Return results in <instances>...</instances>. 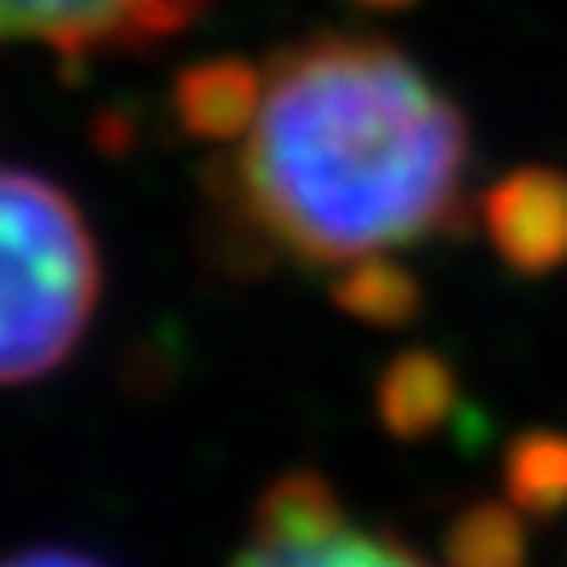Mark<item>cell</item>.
Here are the masks:
<instances>
[{"mask_svg":"<svg viewBox=\"0 0 567 567\" xmlns=\"http://www.w3.org/2000/svg\"><path fill=\"white\" fill-rule=\"evenodd\" d=\"M175 116L202 144L246 138L264 99V68L246 59H202L175 81Z\"/></svg>","mask_w":567,"mask_h":567,"instance_id":"cell-6","label":"cell"},{"mask_svg":"<svg viewBox=\"0 0 567 567\" xmlns=\"http://www.w3.org/2000/svg\"><path fill=\"white\" fill-rule=\"evenodd\" d=\"M456 402H461L456 371L434 349L398 353L375 384V411L393 439H430L456 411Z\"/></svg>","mask_w":567,"mask_h":567,"instance_id":"cell-7","label":"cell"},{"mask_svg":"<svg viewBox=\"0 0 567 567\" xmlns=\"http://www.w3.org/2000/svg\"><path fill=\"white\" fill-rule=\"evenodd\" d=\"M505 501L532 518L567 509V434L527 430L505 447Z\"/></svg>","mask_w":567,"mask_h":567,"instance_id":"cell-9","label":"cell"},{"mask_svg":"<svg viewBox=\"0 0 567 567\" xmlns=\"http://www.w3.org/2000/svg\"><path fill=\"white\" fill-rule=\"evenodd\" d=\"M465 162L461 107L402 50L313 37L268 59L255 125L219 166V206L255 246L340 268L443 233Z\"/></svg>","mask_w":567,"mask_h":567,"instance_id":"cell-1","label":"cell"},{"mask_svg":"<svg viewBox=\"0 0 567 567\" xmlns=\"http://www.w3.org/2000/svg\"><path fill=\"white\" fill-rule=\"evenodd\" d=\"M327 291L349 318H358L367 327H380V331L406 327L420 313L415 272L406 264H398V259H384V255H367V259L340 264Z\"/></svg>","mask_w":567,"mask_h":567,"instance_id":"cell-8","label":"cell"},{"mask_svg":"<svg viewBox=\"0 0 567 567\" xmlns=\"http://www.w3.org/2000/svg\"><path fill=\"white\" fill-rule=\"evenodd\" d=\"M0 567H103V563L90 554H76V549L41 545V549H19L10 558H0Z\"/></svg>","mask_w":567,"mask_h":567,"instance_id":"cell-11","label":"cell"},{"mask_svg":"<svg viewBox=\"0 0 567 567\" xmlns=\"http://www.w3.org/2000/svg\"><path fill=\"white\" fill-rule=\"evenodd\" d=\"M443 567H527V532L509 501H478L447 523Z\"/></svg>","mask_w":567,"mask_h":567,"instance_id":"cell-10","label":"cell"},{"mask_svg":"<svg viewBox=\"0 0 567 567\" xmlns=\"http://www.w3.org/2000/svg\"><path fill=\"white\" fill-rule=\"evenodd\" d=\"M99 246L76 202L0 166V384L50 375L99 305Z\"/></svg>","mask_w":567,"mask_h":567,"instance_id":"cell-2","label":"cell"},{"mask_svg":"<svg viewBox=\"0 0 567 567\" xmlns=\"http://www.w3.org/2000/svg\"><path fill=\"white\" fill-rule=\"evenodd\" d=\"M228 567H434L406 540L349 518L336 487L318 474L277 478Z\"/></svg>","mask_w":567,"mask_h":567,"instance_id":"cell-3","label":"cell"},{"mask_svg":"<svg viewBox=\"0 0 567 567\" xmlns=\"http://www.w3.org/2000/svg\"><path fill=\"white\" fill-rule=\"evenodd\" d=\"M202 6L210 0H0V41H41L63 59H90L162 41Z\"/></svg>","mask_w":567,"mask_h":567,"instance_id":"cell-4","label":"cell"},{"mask_svg":"<svg viewBox=\"0 0 567 567\" xmlns=\"http://www.w3.org/2000/svg\"><path fill=\"white\" fill-rule=\"evenodd\" d=\"M353 6H362V10H406V6H415V0H353Z\"/></svg>","mask_w":567,"mask_h":567,"instance_id":"cell-12","label":"cell"},{"mask_svg":"<svg viewBox=\"0 0 567 567\" xmlns=\"http://www.w3.org/2000/svg\"><path fill=\"white\" fill-rule=\"evenodd\" d=\"M483 228L505 268L545 277L567 264V175L554 166H523L483 193Z\"/></svg>","mask_w":567,"mask_h":567,"instance_id":"cell-5","label":"cell"}]
</instances>
